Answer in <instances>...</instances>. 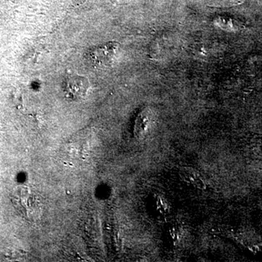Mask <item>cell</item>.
Returning <instances> with one entry per match:
<instances>
[{"label":"cell","instance_id":"cell-3","mask_svg":"<svg viewBox=\"0 0 262 262\" xmlns=\"http://www.w3.org/2000/svg\"><path fill=\"white\" fill-rule=\"evenodd\" d=\"M89 89V79L83 76L73 75L67 79L64 92L69 99H82L85 97Z\"/></svg>","mask_w":262,"mask_h":262},{"label":"cell","instance_id":"cell-4","mask_svg":"<svg viewBox=\"0 0 262 262\" xmlns=\"http://www.w3.org/2000/svg\"><path fill=\"white\" fill-rule=\"evenodd\" d=\"M179 176L183 182L194 188L204 190L207 188V182L204 176L195 168L191 167H182L179 170Z\"/></svg>","mask_w":262,"mask_h":262},{"label":"cell","instance_id":"cell-1","mask_svg":"<svg viewBox=\"0 0 262 262\" xmlns=\"http://www.w3.org/2000/svg\"><path fill=\"white\" fill-rule=\"evenodd\" d=\"M121 51V46L117 42H108L97 45L89 52V61L96 68L109 67L116 62Z\"/></svg>","mask_w":262,"mask_h":262},{"label":"cell","instance_id":"cell-2","mask_svg":"<svg viewBox=\"0 0 262 262\" xmlns=\"http://www.w3.org/2000/svg\"><path fill=\"white\" fill-rule=\"evenodd\" d=\"M16 200L26 217L34 219L37 216H40L41 211L40 199L37 198L35 193H32L28 188L20 189L19 192L16 193Z\"/></svg>","mask_w":262,"mask_h":262}]
</instances>
